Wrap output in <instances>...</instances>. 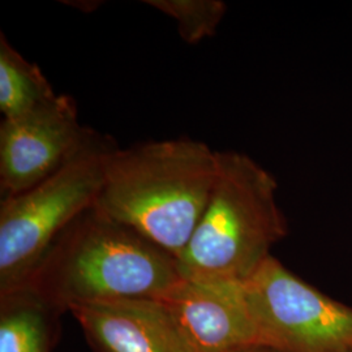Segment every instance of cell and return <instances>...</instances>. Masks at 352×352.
<instances>
[{"label":"cell","instance_id":"8","mask_svg":"<svg viewBox=\"0 0 352 352\" xmlns=\"http://www.w3.org/2000/svg\"><path fill=\"white\" fill-rule=\"evenodd\" d=\"M96 352H197L164 302L120 299L69 311Z\"/></svg>","mask_w":352,"mask_h":352},{"label":"cell","instance_id":"2","mask_svg":"<svg viewBox=\"0 0 352 352\" xmlns=\"http://www.w3.org/2000/svg\"><path fill=\"white\" fill-rule=\"evenodd\" d=\"M217 171L218 151L197 140L116 148L96 209L177 260L201 219Z\"/></svg>","mask_w":352,"mask_h":352},{"label":"cell","instance_id":"9","mask_svg":"<svg viewBox=\"0 0 352 352\" xmlns=\"http://www.w3.org/2000/svg\"><path fill=\"white\" fill-rule=\"evenodd\" d=\"M59 317L26 289L0 295V352H51Z\"/></svg>","mask_w":352,"mask_h":352},{"label":"cell","instance_id":"3","mask_svg":"<svg viewBox=\"0 0 352 352\" xmlns=\"http://www.w3.org/2000/svg\"><path fill=\"white\" fill-rule=\"evenodd\" d=\"M277 180L250 155L218 151L210 197L186 250L180 277L245 283L287 236Z\"/></svg>","mask_w":352,"mask_h":352},{"label":"cell","instance_id":"10","mask_svg":"<svg viewBox=\"0 0 352 352\" xmlns=\"http://www.w3.org/2000/svg\"><path fill=\"white\" fill-rule=\"evenodd\" d=\"M54 91L37 64L29 62L0 34V113L14 119L52 100Z\"/></svg>","mask_w":352,"mask_h":352},{"label":"cell","instance_id":"1","mask_svg":"<svg viewBox=\"0 0 352 352\" xmlns=\"http://www.w3.org/2000/svg\"><path fill=\"white\" fill-rule=\"evenodd\" d=\"M180 279L173 254L94 206L56 238L23 289L62 316L82 304L157 299Z\"/></svg>","mask_w":352,"mask_h":352},{"label":"cell","instance_id":"4","mask_svg":"<svg viewBox=\"0 0 352 352\" xmlns=\"http://www.w3.org/2000/svg\"><path fill=\"white\" fill-rule=\"evenodd\" d=\"M115 144L97 131L75 157L37 186L0 204V295L23 289L52 243L94 208Z\"/></svg>","mask_w":352,"mask_h":352},{"label":"cell","instance_id":"5","mask_svg":"<svg viewBox=\"0 0 352 352\" xmlns=\"http://www.w3.org/2000/svg\"><path fill=\"white\" fill-rule=\"evenodd\" d=\"M244 286L258 344L277 352L352 351V307L270 256Z\"/></svg>","mask_w":352,"mask_h":352},{"label":"cell","instance_id":"11","mask_svg":"<svg viewBox=\"0 0 352 352\" xmlns=\"http://www.w3.org/2000/svg\"><path fill=\"white\" fill-rule=\"evenodd\" d=\"M153 8L174 19L182 39L197 45L213 37L226 14V3L221 0H145Z\"/></svg>","mask_w":352,"mask_h":352},{"label":"cell","instance_id":"7","mask_svg":"<svg viewBox=\"0 0 352 352\" xmlns=\"http://www.w3.org/2000/svg\"><path fill=\"white\" fill-rule=\"evenodd\" d=\"M157 299L175 317L197 352L258 344L243 283L182 278Z\"/></svg>","mask_w":352,"mask_h":352},{"label":"cell","instance_id":"12","mask_svg":"<svg viewBox=\"0 0 352 352\" xmlns=\"http://www.w3.org/2000/svg\"><path fill=\"white\" fill-rule=\"evenodd\" d=\"M227 352H277L269 347H265L261 344H251V346H245V347H240V349H235L231 351Z\"/></svg>","mask_w":352,"mask_h":352},{"label":"cell","instance_id":"6","mask_svg":"<svg viewBox=\"0 0 352 352\" xmlns=\"http://www.w3.org/2000/svg\"><path fill=\"white\" fill-rule=\"evenodd\" d=\"M78 120L72 97L56 94L33 111L0 124L1 199L19 195L54 175L93 135Z\"/></svg>","mask_w":352,"mask_h":352},{"label":"cell","instance_id":"13","mask_svg":"<svg viewBox=\"0 0 352 352\" xmlns=\"http://www.w3.org/2000/svg\"><path fill=\"white\" fill-rule=\"evenodd\" d=\"M350 352H352V351H350Z\"/></svg>","mask_w":352,"mask_h":352}]
</instances>
